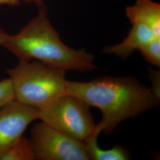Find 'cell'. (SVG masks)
<instances>
[{
    "instance_id": "277c9868",
    "label": "cell",
    "mask_w": 160,
    "mask_h": 160,
    "mask_svg": "<svg viewBox=\"0 0 160 160\" xmlns=\"http://www.w3.org/2000/svg\"><path fill=\"white\" fill-rule=\"evenodd\" d=\"M39 119L84 143L97 128L89 106L67 93L39 109Z\"/></svg>"
},
{
    "instance_id": "9c48e42d",
    "label": "cell",
    "mask_w": 160,
    "mask_h": 160,
    "mask_svg": "<svg viewBox=\"0 0 160 160\" xmlns=\"http://www.w3.org/2000/svg\"><path fill=\"white\" fill-rule=\"evenodd\" d=\"M100 133L96 130L93 135L88 138L84 144L87 151L92 160H126L129 157L126 151L123 148L115 147L110 149L104 150L100 148L97 142V139Z\"/></svg>"
},
{
    "instance_id": "52a82bcc",
    "label": "cell",
    "mask_w": 160,
    "mask_h": 160,
    "mask_svg": "<svg viewBox=\"0 0 160 160\" xmlns=\"http://www.w3.org/2000/svg\"><path fill=\"white\" fill-rule=\"evenodd\" d=\"M155 38L158 37L148 27L143 24L133 23L128 36L122 42L106 47L104 52L126 59L135 50H139Z\"/></svg>"
},
{
    "instance_id": "7c38bea8",
    "label": "cell",
    "mask_w": 160,
    "mask_h": 160,
    "mask_svg": "<svg viewBox=\"0 0 160 160\" xmlns=\"http://www.w3.org/2000/svg\"><path fill=\"white\" fill-rule=\"evenodd\" d=\"M15 100L14 92L10 78L0 81V108Z\"/></svg>"
},
{
    "instance_id": "30bf717a",
    "label": "cell",
    "mask_w": 160,
    "mask_h": 160,
    "mask_svg": "<svg viewBox=\"0 0 160 160\" xmlns=\"http://www.w3.org/2000/svg\"><path fill=\"white\" fill-rule=\"evenodd\" d=\"M36 160L29 139L22 137L8 149L0 160Z\"/></svg>"
},
{
    "instance_id": "8fae6325",
    "label": "cell",
    "mask_w": 160,
    "mask_h": 160,
    "mask_svg": "<svg viewBox=\"0 0 160 160\" xmlns=\"http://www.w3.org/2000/svg\"><path fill=\"white\" fill-rule=\"evenodd\" d=\"M139 51L148 63L156 67H160V38H155L142 46Z\"/></svg>"
},
{
    "instance_id": "8992f818",
    "label": "cell",
    "mask_w": 160,
    "mask_h": 160,
    "mask_svg": "<svg viewBox=\"0 0 160 160\" xmlns=\"http://www.w3.org/2000/svg\"><path fill=\"white\" fill-rule=\"evenodd\" d=\"M36 119H39V109L15 100L0 108V158Z\"/></svg>"
},
{
    "instance_id": "6da1fadb",
    "label": "cell",
    "mask_w": 160,
    "mask_h": 160,
    "mask_svg": "<svg viewBox=\"0 0 160 160\" xmlns=\"http://www.w3.org/2000/svg\"><path fill=\"white\" fill-rule=\"evenodd\" d=\"M67 93L100 110L103 118L97 129L106 133L113 131L120 122L152 109L158 102L152 89L129 77H106L89 82L67 81Z\"/></svg>"
},
{
    "instance_id": "5bb4252c",
    "label": "cell",
    "mask_w": 160,
    "mask_h": 160,
    "mask_svg": "<svg viewBox=\"0 0 160 160\" xmlns=\"http://www.w3.org/2000/svg\"><path fill=\"white\" fill-rule=\"evenodd\" d=\"M9 36V34L6 33L4 31L0 29V46H2V44L6 42Z\"/></svg>"
},
{
    "instance_id": "4fadbf2b",
    "label": "cell",
    "mask_w": 160,
    "mask_h": 160,
    "mask_svg": "<svg viewBox=\"0 0 160 160\" xmlns=\"http://www.w3.org/2000/svg\"><path fill=\"white\" fill-rule=\"evenodd\" d=\"M21 1L26 2H35L38 6L43 4L42 0H0V5L6 4L8 6H18L20 4Z\"/></svg>"
},
{
    "instance_id": "3957f363",
    "label": "cell",
    "mask_w": 160,
    "mask_h": 160,
    "mask_svg": "<svg viewBox=\"0 0 160 160\" xmlns=\"http://www.w3.org/2000/svg\"><path fill=\"white\" fill-rule=\"evenodd\" d=\"M7 73L12 81L15 100L40 109L67 93L66 71L38 61H19Z\"/></svg>"
},
{
    "instance_id": "5b68a950",
    "label": "cell",
    "mask_w": 160,
    "mask_h": 160,
    "mask_svg": "<svg viewBox=\"0 0 160 160\" xmlns=\"http://www.w3.org/2000/svg\"><path fill=\"white\" fill-rule=\"evenodd\" d=\"M29 141L36 160H90L83 142L42 121L32 128Z\"/></svg>"
},
{
    "instance_id": "ba28073f",
    "label": "cell",
    "mask_w": 160,
    "mask_h": 160,
    "mask_svg": "<svg viewBox=\"0 0 160 160\" xmlns=\"http://www.w3.org/2000/svg\"><path fill=\"white\" fill-rule=\"evenodd\" d=\"M126 16L132 24H143L160 38V5L151 0H137L126 8Z\"/></svg>"
},
{
    "instance_id": "7a4b0ae2",
    "label": "cell",
    "mask_w": 160,
    "mask_h": 160,
    "mask_svg": "<svg viewBox=\"0 0 160 160\" xmlns=\"http://www.w3.org/2000/svg\"><path fill=\"white\" fill-rule=\"evenodd\" d=\"M38 7V14L17 34H9L2 46L19 61L36 59L65 71L84 72L96 68L92 53L67 46L52 27L44 6Z\"/></svg>"
}]
</instances>
